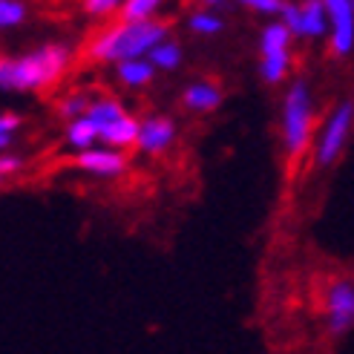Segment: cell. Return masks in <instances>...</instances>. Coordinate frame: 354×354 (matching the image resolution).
Returning a JSON list of instances; mask_svg holds the SVG:
<instances>
[{"label": "cell", "mask_w": 354, "mask_h": 354, "mask_svg": "<svg viewBox=\"0 0 354 354\" xmlns=\"http://www.w3.org/2000/svg\"><path fill=\"white\" fill-rule=\"evenodd\" d=\"M167 26L156 21H124L113 29H107L93 44V58L98 61H138L145 58L153 46L165 41Z\"/></svg>", "instance_id": "cell-1"}, {"label": "cell", "mask_w": 354, "mask_h": 354, "mask_svg": "<svg viewBox=\"0 0 354 354\" xmlns=\"http://www.w3.org/2000/svg\"><path fill=\"white\" fill-rule=\"evenodd\" d=\"M66 69L64 46H44L17 61H0V90H41Z\"/></svg>", "instance_id": "cell-2"}, {"label": "cell", "mask_w": 354, "mask_h": 354, "mask_svg": "<svg viewBox=\"0 0 354 354\" xmlns=\"http://www.w3.org/2000/svg\"><path fill=\"white\" fill-rule=\"evenodd\" d=\"M282 133H286V147L291 156L303 153L311 133V101L303 81H297L286 95V118H282Z\"/></svg>", "instance_id": "cell-3"}, {"label": "cell", "mask_w": 354, "mask_h": 354, "mask_svg": "<svg viewBox=\"0 0 354 354\" xmlns=\"http://www.w3.org/2000/svg\"><path fill=\"white\" fill-rule=\"evenodd\" d=\"M351 101L340 104L337 110H334V115L326 121V130H323V138H320V145H317V165H331L334 158L340 156L343 145H346V138H348V130H351Z\"/></svg>", "instance_id": "cell-4"}, {"label": "cell", "mask_w": 354, "mask_h": 354, "mask_svg": "<svg viewBox=\"0 0 354 354\" xmlns=\"http://www.w3.org/2000/svg\"><path fill=\"white\" fill-rule=\"evenodd\" d=\"M326 311H328V331L334 337L346 334L354 323V288L348 279H337L326 294Z\"/></svg>", "instance_id": "cell-5"}, {"label": "cell", "mask_w": 354, "mask_h": 354, "mask_svg": "<svg viewBox=\"0 0 354 354\" xmlns=\"http://www.w3.org/2000/svg\"><path fill=\"white\" fill-rule=\"evenodd\" d=\"M326 17L331 21V46L337 55H348L354 46V3L351 0H326Z\"/></svg>", "instance_id": "cell-6"}, {"label": "cell", "mask_w": 354, "mask_h": 354, "mask_svg": "<svg viewBox=\"0 0 354 354\" xmlns=\"http://www.w3.org/2000/svg\"><path fill=\"white\" fill-rule=\"evenodd\" d=\"M75 165L86 173H93V176H118V173H124V167H127V158H124L121 153H115V150L90 147V150H81Z\"/></svg>", "instance_id": "cell-7"}, {"label": "cell", "mask_w": 354, "mask_h": 354, "mask_svg": "<svg viewBox=\"0 0 354 354\" xmlns=\"http://www.w3.org/2000/svg\"><path fill=\"white\" fill-rule=\"evenodd\" d=\"M173 136H176L173 121H167V118H147L145 124H138L136 145L145 153H162L165 147H170Z\"/></svg>", "instance_id": "cell-8"}, {"label": "cell", "mask_w": 354, "mask_h": 354, "mask_svg": "<svg viewBox=\"0 0 354 354\" xmlns=\"http://www.w3.org/2000/svg\"><path fill=\"white\" fill-rule=\"evenodd\" d=\"M299 12V35H308V38H320L328 29V17L323 9V0H308V3L297 6Z\"/></svg>", "instance_id": "cell-9"}, {"label": "cell", "mask_w": 354, "mask_h": 354, "mask_svg": "<svg viewBox=\"0 0 354 354\" xmlns=\"http://www.w3.org/2000/svg\"><path fill=\"white\" fill-rule=\"evenodd\" d=\"M136 136H138V124H136L130 115H124V118H118V121H113V124H107V127L98 130V138L107 141L110 147L136 145Z\"/></svg>", "instance_id": "cell-10"}, {"label": "cell", "mask_w": 354, "mask_h": 354, "mask_svg": "<svg viewBox=\"0 0 354 354\" xmlns=\"http://www.w3.org/2000/svg\"><path fill=\"white\" fill-rule=\"evenodd\" d=\"M219 101H222V93H219V86H214V84H193V86H187V93H185V104L190 110H196V113L214 110Z\"/></svg>", "instance_id": "cell-11"}, {"label": "cell", "mask_w": 354, "mask_h": 354, "mask_svg": "<svg viewBox=\"0 0 354 354\" xmlns=\"http://www.w3.org/2000/svg\"><path fill=\"white\" fill-rule=\"evenodd\" d=\"M84 118H86V121H93V124H95V130H101V127H107V124L124 118V110H121V104H118V101H113V98H101V101H93L90 107H86Z\"/></svg>", "instance_id": "cell-12"}, {"label": "cell", "mask_w": 354, "mask_h": 354, "mask_svg": "<svg viewBox=\"0 0 354 354\" xmlns=\"http://www.w3.org/2000/svg\"><path fill=\"white\" fill-rule=\"evenodd\" d=\"M156 69L147 64V58H138V61H124L118 64V78L127 84V86H141L153 78Z\"/></svg>", "instance_id": "cell-13"}, {"label": "cell", "mask_w": 354, "mask_h": 354, "mask_svg": "<svg viewBox=\"0 0 354 354\" xmlns=\"http://www.w3.org/2000/svg\"><path fill=\"white\" fill-rule=\"evenodd\" d=\"M95 138H98L95 124H93V121H86L84 115L75 118L73 124H69V130H66V141H69L73 147H78V150H90Z\"/></svg>", "instance_id": "cell-14"}, {"label": "cell", "mask_w": 354, "mask_h": 354, "mask_svg": "<svg viewBox=\"0 0 354 354\" xmlns=\"http://www.w3.org/2000/svg\"><path fill=\"white\" fill-rule=\"evenodd\" d=\"M147 55H150V66L156 69H176V66H179V61H182V49H179V44H170V41H162V44H158V46H153L150 52H147Z\"/></svg>", "instance_id": "cell-15"}, {"label": "cell", "mask_w": 354, "mask_h": 354, "mask_svg": "<svg viewBox=\"0 0 354 354\" xmlns=\"http://www.w3.org/2000/svg\"><path fill=\"white\" fill-rule=\"evenodd\" d=\"M288 38L291 32L282 26V24H274L262 32V55H277V52H288Z\"/></svg>", "instance_id": "cell-16"}, {"label": "cell", "mask_w": 354, "mask_h": 354, "mask_svg": "<svg viewBox=\"0 0 354 354\" xmlns=\"http://www.w3.org/2000/svg\"><path fill=\"white\" fill-rule=\"evenodd\" d=\"M288 69V52H277V55H262V78L277 84Z\"/></svg>", "instance_id": "cell-17"}, {"label": "cell", "mask_w": 354, "mask_h": 354, "mask_svg": "<svg viewBox=\"0 0 354 354\" xmlns=\"http://www.w3.org/2000/svg\"><path fill=\"white\" fill-rule=\"evenodd\" d=\"M162 0H124V21H150Z\"/></svg>", "instance_id": "cell-18"}, {"label": "cell", "mask_w": 354, "mask_h": 354, "mask_svg": "<svg viewBox=\"0 0 354 354\" xmlns=\"http://www.w3.org/2000/svg\"><path fill=\"white\" fill-rule=\"evenodd\" d=\"M24 3L21 0H0V29H6V26H17L24 21Z\"/></svg>", "instance_id": "cell-19"}, {"label": "cell", "mask_w": 354, "mask_h": 354, "mask_svg": "<svg viewBox=\"0 0 354 354\" xmlns=\"http://www.w3.org/2000/svg\"><path fill=\"white\" fill-rule=\"evenodd\" d=\"M190 29L199 32V35H216L222 29V21L216 15H210V12H199V15L190 17Z\"/></svg>", "instance_id": "cell-20"}, {"label": "cell", "mask_w": 354, "mask_h": 354, "mask_svg": "<svg viewBox=\"0 0 354 354\" xmlns=\"http://www.w3.org/2000/svg\"><path fill=\"white\" fill-rule=\"evenodd\" d=\"M86 107H90V98L86 95H75V98H66L64 104H61V113L66 115V118H81L84 113H86Z\"/></svg>", "instance_id": "cell-21"}, {"label": "cell", "mask_w": 354, "mask_h": 354, "mask_svg": "<svg viewBox=\"0 0 354 354\" xmlns=\"http://www.w3.org/2000/svg\"><path fill=\"white\" fill-rule=\"evenodd\" d=\"M118 3H124V0H84L90 15H110L113 9H118Z\"/></svg>", "instance_id": "cell-22"}, {"label": "cell", "mask_w": 354, "mask_h": 354, "mask_svg": "<svg viewBox=\"0 0 354 354\" xmlns=\"http://www.w3.org/2000/svg\"><path fill=\"white\" fill-rule=\"evenodd\" d=\"M239 3L251 6V9H257V12H265V15L282 12V3H279V0H239Z\"/></svg>", "instance_id": "cell-23"}, {"label": "cell", "mask_w": 354, "mask_h": 354, "mask_svg": "<svg viewBox=\"0 0 354 354\" xmlns=\"http://www.w3.org/2000/svg\"><path fill=\"white\" fill-rule=\"evenodd\" d=\"M17 127H21V118L17 115H0V138H12Z\"/></svg>", "instance_id": "cell-24"}, {"label": "cell", "mask_w": 354, "mask_h": 354, "mask_svg": "<svg viewBox=\"0 0 354 354\" xmlns=\"http://www.w3.org/2000/svg\"><path fill=\"white\" fill-rule=\"evenodd\" d=\"M21 167V158L17 156H0V176H9Z\"/></svg>", "instance_id": "cell-25"}, {"label": "cell", "mask_w": 354, "mask_h": 354, "mask_svg": "<svg viewBox=\"0 0 354 354\" xmlns=\"http://www.w3.org/2000/svg\"><path fill=\"white\" fill-rule=\"evenodd\" d=\"M207 6H219V3H225V0H205Z\"/></svg>", "instance_id": "cell-26"}, {"label": "cell", "mask_w": 354, "mask_h": 354, "mask_svg": "<svg viewBox=\"0 0 354 354\" xmlns=\"http://www.w3.org/2000/svg\"><path fill=\"white\" fill-rule=\"evenodd\" d=\"M9 141H12V138H0V150H3V147L9 145Z\"/></svg>", "instance_id": "cell-27"}]
</instances>
